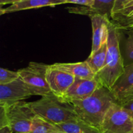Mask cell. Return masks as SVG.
Returning <instances> with one entry per match:
<instances>
[{"instance_id": "obj_5", "label": "cell", "mask_w": 133, "mask_h": 133, "mask_svg": "<svg viewBox=\"0 0 133 133\" xmlns=\"http://www.w3.org/2000/svg\"><path fill=\"white\" fill-rule=\"evenodd\" d=\"M4 107V106H3ZM9 127L14 133H30L36 114L23 101L5 107Z\"/></svg>"}, {"instance_id": "obj_7", "label": "cell", "mask_w": 133, "mask_h": 133, "mask_svg": "<svg viewBox=\"0 0 133 133\" xmlns=\"http://www.w3.org/2000/svg\"><path fill=\"white\" fill-rule=\"evenodd\" d=\"M32 96L19 77L7 84H0V106L7 107Z\"/></svg>"}, {"instance_id": "obj_16", "label": "cell", "mask_w": 133, "mask_h": 133, "mask_svg": "<svg viewBox=\"0 0 133 133\" xmlns=\"http://www.w3.org/2000/svg\"><path fill=\"white\" fill-rule=\"evenodd\" d=\"M107 42H105L98 50L95 53H90L88 58L86 60L92 71L96 75L103 68L107 58Z\"/></svg>"}, {"instance_id": "obj_4", "label": "cell", "mask_w": 133, "mask_h": 133, "mask_svg": "<svg viewBox=\"0 0 133 133\" xmlns=\"http://www.w3.org/2000/svg\"><path fill=\"white\" fill-rule=\"evenodd\" d=\"M49 66L42 62H31L27 67L18 71L32 96L44 97L53 95L46 79Z\"/></svg>"}, {"instance_id": "obj_20", "label": "cell", "mask_w": 133, "mask_h": 133, "mask_svg": "<svg viewBox=\"0 0 133 133\" xmlns=\"http://www.w3.org/2000/svg\"><path fill=\"white\" fill-rule=\"evenodd\" d=\"M19 77V75L18 71H10L3 68H0V84H9Z\"/></svg>"}, {"instance_id": "obj_14", "label": "cell", "mask_w": 133, "mask_h": 133, "mask_svg": "<svg viewBox=\"0 0 133 133\" xmlns=\"http://www.w3.org/2000/svg\"><path fill=\"white\" fill-rule=\"evenodd\" d=\"M52 66L71 74L75 77L88 80H93L96 78V74L92 71L86 61L75 63H55L52 64Z\"/></svg>"}, {"instance_id": "obj_11", "label": "cell", "mask_w": 133, "mask_h": 133, "mask_svg": "<svg viewBox=\"0 0 133 133\" xmlns=\"http://www.w3.org/2000/svg\"><path fill=\"white\" fill-rule=\"evenodd\" d=\"M116 0H95L94 3L92 6H68L66 8L70 13L80 15L88 16L90 17L93 15L107 16L110 19L112 12L114 7Z\"/></svg>"}, {"instance_id": "obj_2", "label": "cell", "mask_w": 133, "mask_h": 133, "mask_svg": "<svg viewBox=\"0 0 133 133\" xmlns=\"http://www.w3.org/2000/svg\"><path fill=\"white\" fill-rule=\"evenodd\" d=\"M119 29L111 21L109 28L106 61L103 68L96 74L95 78L102 87L110 90L125 70L124 59L119 49Z\"/></svg>"}, {"instance_id": "obj_28", "label": "cell", "mask_w": 133, "mask_h": 133, "mask_svg": "<svg viewBox=\"0 0 133 133\" xmlns=\"http://www.w3.org/2000/svg\"><path fill=\"white\" fill-rule=\"evenodd\" d=\"M131 99H133V92L131 94L129 95V96H127L126 98H125L124 99H123V101H122V102H120V103L125 102V101H129V100H131Z\"/></svg>"}, {"instance_id": "obj_24", "label": "cell", "mask_w": 133, "mask_h": 133, "mask_svg": "<svg viewBox=\"0 0 133 133\" xmlns=\"http://www.w3.org/2000/svg\"><path fill=\"white\" fill-rule=\"evenodd\" d=\"M130 1H131V0H116L112 9V16L115 13L118 12L119 10H120L125 5H126Z\"/></svg>"}, {"instance_id": "obj_22", "label": "cell", "mask_w": 133, "mask_h": 133, "mask_svg": "<svg viewBox=\"0 0 133 133\" xmlns=\"http://www.w3.org/2000/svg\"><path fill=\"white\" fill-rule=\"evenodd\" d=\"M5 127H9L5 108L3 106H0V129Z\"/></svg>"}, {"instance_id": "obj_17", "label": "cell", "mask_w": 133, "mask_h": 133, "mask_svg": "<svg viewBox=\"0 0 133 133\" xmlns=\"http://www.w3.org/2000/svg\"><path fill=\"white\" fill-rule=\"evenodd\" d=\"M61 132L56 125L36 115L33 119L30 133H58Z\"/></svg>"}, {"instance_id": "obj_26", "label": "cell", "mask_w": 133, "mask_h": 133, "mask_svg": "<svg viewBox=\"0 0 133 133\" xmlns=\"http://www.w3.org/2000/svg\"><path fill=\"white\" fill-rule=\"evenodd\" d=\"M21 1H23V0H0V6L1 8H3V5H9V4L12 5Z\"/></svg>"}, {"instance_id": "obj_13", "label": "cell", "mask_w": 133, "mask_h": 133, "mask_svg": "<svg viewBox=\"0 0 133 133\" xmlns=\"http://www.w3.org/2000/svg\"><path fill=\"white\" fill-rule=\"evenodd\" d=\"M66 3H67V0H23L10 5L6 8H0V14L3 15L8 13L45 6H55Z\"/></svg>"}, {"instance_id": "obj_25", "label": "cell", "mask_w": 133, "mask_h": 133, "mask_svg": "<svg viewBox=\"0 0 133 133\" xmlns=\"http://www.w3.org/2000/svg\"><path fill=\"white\" fill-rule=\"evenodd\" d=\"M119 104H120L121 106H122L133 118V99L125 101V102L119 103Z\"/></svg>"}, {"instance_id": "obj_23", "label": "cell", "mask_w": 133, "mask_h": 133, "mask_svg": "<svg viewBox=\"0 0 133 133\" xmlns=\"http://www.w3.org/2000/svg\"><path fill=\"white\" fill-rule=\"evenodd\" d=\"M95 0H67V3H72L79 6H92Z\"/></svg>"}, {"instance_id": "obj_12", "label": "cell", "mask_w": 133, "mask_h": 133, "mask_svg": "<svg viewBox=\"0 0 133 133\" xmlns=\"http://www.w3.org/2000/svg\"><path fill=\"white\" fill-rule=\"evenodd\" d=\"M113 96L120 103L133 92V63L125 66L123 74L119 77L112 89Z\"/></svg>"}, {"instance_id": "obj_21", "label": "cell", "mask_w": 133, "mask_h": 133, "mask_svg": "<svg viewBox=\"0 0 133 133\" xmlns=\"http://www.w3.org/2000/svg\"><path fill=\"white\" fill-rule=\"evenodd\" d=\"M120 29L129 30L133 27V14L122 19L117 23H114Z\"/></svg>"}, {"instance_id": "obj_10", "label": "cell", "mask_w": 133, "mask_h": 133, "mask_svg": "<svg viewBox=\"0 0 133 133\" xmlns=\"http://www.w3.org/2000/svg\"><path fill=\"white\" fill-rule=\"evenodd\" d=\"M92 27V45L91 53L98 50L103 44L107 42L109 28L111 19L107 16L96 14L90 17Z\"/></svg>"}, {"instance_id": "obj_3", "label": "cell", "mask_w": 133, "mask_h": 133, "mask_svg": "<svg viewBox=\"0 0 133 133\" xmlns=\"http://www.w3.org/2000/svg\"><path fill=\"white\" fill-rule=\"evenodd\" d=\"M29 105L36 115L55 125L78 118L72 104L62 101L53 94L42 97L37 101L29 103Z\"/></svg>"}, {"instance_id": "obj_18", "label": "cell", "mask_w": 133, "mask_h": 133, "mask_svg": "<svg viewBox=\"0 0 133 133\" xmlns=\"http://www.w3.org/2000/svg\"><path fill=\"white\" fill-rule=\"evenodd\" d=\"M127 31L128 36L125 43V66L133 63V27Z\"/></svg>"}, {"instance_id": "obj_9", "label": "cell", "mask_w": 133, "mask_h": 133, "mask_svg": "<svg viewBox=\"0 0 133 133\" xmlns=\"http://www.w3.org/2000/svg\"><path fill=\"white\" fill-rule=\"evenodd\" d=\"M75 77L49 65L46 74V79L53 95L61 97L75 81Z\"/></svg>"}, {"instance_id": "obj_6", "label": "cell", "mask_w": 133, "mask_h": 133, "mask_svg": "<svg viewBox=\"0 0 133 133\" xmlns=\"http://www.w3.org/2000/svg\"><path fill=\"white\" fill-rule=\"evenodd\" d=\"M100 130L102 133H133V118L115 103L105 114Z\"/></svg>"}, {"instance_id": "obj_8", "label": "cell", "mask_w": 133, "mask_h": 133, "mask_svg": "<svg viewBox=\"0 0 133 133\" xmlns=\"http://www.w3.org/2000/svg\"><path fill=\"white\" fill-rule=\"evenodd\" d=\"M99 83L96 79L93 80L83 79L75 77V81L68 88L66 93L61 97V100L70 103L75 100H82L90 97L95 91L101 87Z\"/></svg>"}, {"instance_id": "obj_19", "label": "cell", "mask_w": 133, "mask_h": 133, "mask_svg": "<svg viewBox=\"0 0 133 133\" xmlns=\"http://www.w3.org/2000/svg\"><path fill=\"white\" fill-rule=\"evenodd\" d=\"M133 14V0L127 3L126 5L118 12L115 13L112 16L111 21L114 23H117L127 17Z\"/></svg>"}, {"instance_id": "obj_29", "label": "cell", "mask_w": 133, "mask_h": 133, "mask_svg": "<svg viewBox=\"0 0 133 133\" xmlns=\"http://www.w3.org/2000/svg\"><path fill=\"white\" fill-rule=\"evenodd\" d=\"M58 133H65V132H62V131H61V132H58Z\"/></svg>"}, {"instance_id": "obj_1", "label": "cell", "mask_w": 133, "mask_h": 133, "mask_svg": "<svg viewBox=\"0 0 133 133\" xmlns=\"http://www.w3.org/2000/svg\"><path fill=\"white\" fill-rule=\"evenodd\" d=\"M115 103L118 102L111 91L101 87L90 97L72 101L70 103L74 106L78 118L100 129L105 114Z\"/></svg>"}, {"instance_id": "obj_27", "label": "cell", "mask_w": 133, "mask_h": 133, "mask_svg": "<svg viewBox=\"0 0 133 133\" xmlns=\"http://www.w3.org/2000/svg\"><path fill=\"white\" fill-rule=\"evenodd\" d=\"M0 133H14L9 127H5L4 128L0 129Z\"/></svg>"}, {"instance_id": "obj_15", "label": "cell", "mask_w": 133, "mask_h": 133, "mask_svg": "<svg viewBox=\"0 0 133 133\" xmlns=\"http://www.w3.org/2000/svg\"><path fill=\"white\" fill-rule=\"evenodd\" d=\"M56 125L61 131L65 133H102L98 128L86 123L79 118Z\"/></svg>"}]
</instances>
